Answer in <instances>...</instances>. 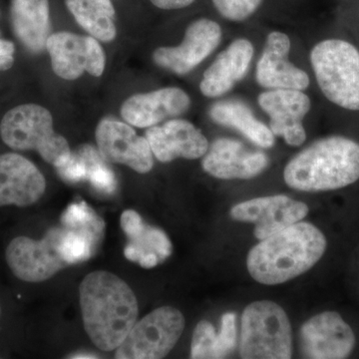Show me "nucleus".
Here are the masks:
<instances>
[{
    "mask_svg": "<svg viewBox=\"0 0 359 359\" xmlns=\"http://www.w3.org/2000/svg\"><path fill=\"white\" fill-rule=\"evenodd\" d=\"M84 327L99 349L112 351L121 346L138 318L133 290L114 273L96 271L79 287Z\"/></svg>",
    "mask_w": 359,
    "mask_h": 359,
    "instance_id": "obj_1",
    "label": "nucleus"
},
{
    "mask_svg": "<svg viewBox=\"0 0 359 359\" xmlns=\"http://www.w3.org/2000/svg\"><path fill=\"white\" fill-rule=\"evenodd\" d=\"M327 250V238L313 224L297 222L250 250L248 271L263 285H280L308 271Z\"/></svg>",
    "mask_w": 359,
    "mask_h": 359,
    "instance_id": "obj_2",
    "label": "nucleus"
},
{
    "mask_svg": "<svg viewBox=\"0 0 359 359\" xmlns=\"http://www.w3.org/2000/svg\"><path fill=\"white\" fill-rule=\"evenodd\" d=\"M285 183L294 190H337L359 179V144L346 137L316 141L287 163Z\"/></svg>",
    "mask_w": 359,
    "mask_h": 359,
    "instance_id": "obj_3",
    "label": "nucleus"
},
{
    "mask_svg": "<svg viewBox=\"0 0 359 359\" xmlns=\"http://www.w3.org/2000/svg\"><path fill=\"white\" fill-rule=\"evenodd\" d=\"M0 136L9 148L36 151L45 162L55 168L72 155L67 140L54 131L51 113L37 104H25L9 110L0 123Z\"/></svg>",
    "mask_w": 359,
    "mask_h": 359,
    "instance_id": "obj_4",
    "label": "nucleus"
},
{
    "mask_svg": "<svg viewBox=\"0 0 359 359\" xmlns=\"http://www.w3.org/2000/svg\"><path fill=\"white\" fill-rule=\"evenodd\" d=\"M316 82L330 102L359 111V51L346 40H323L311 52Z\"/></svg>",
    "mask_w": 359,
    "mask_h": 359,
    "instance_id": "obj_5",
    "label": "nucleus"
},
{
    "mask_svg": "<svg viewBox=\"0 0 359 359\" xmlns=\"http://www.w3.org/2000/svg\"><path fill=\"white\" fill-rule=\"evenodd\" d=\"M240 353L245 359L292 358V327L287 313L278 304L259 301L245 309Z\"/></svg>",
    "mask_w": 359,
    "mask_h": 359,
    "instance_id": "obj_6",
    "label": "nucleus"
},
{
    "mask_svg": "<svg viewBox=\"0 0 359 359\" xmlns=\"http://www.w3.org/2000/svg\"><path fill=\"white\" fill-rule=\"evenodd\" d=\"M185 318L179 309L162 306L135 323L121 346L117 359H160L170 353L183 334Z\"/></svg>",
    "mask_w": 359,
    "mask_h": 359,
    "instance_id": "obj_7",
    "label": "nucleus"
},
{
    "mask_svg": "<svg viewBox=\"0 0 359 359\" xmlns=\"http://www.w3.org/2000/svg\"><path fill=\"white\" fill-rule=\"evenodd\" d=\"M65 228L47 231L40 241L20 236L14 238L6 252L7 264L13 275L26 283H41L68 266L59 250Z\"/></svg>",
    "mask_w": 359,
    "mask_h": 359,
    "instance_id": "obj_8",
    "label": "nucleus"
},
{
    "mask_svg": "<svg viewBox=\"0 0 359 359\" xmlns=\"http://www.w3.org/2000/svg\"><path fill=\"white\" fill-rule=\"evenodd\" d=\"M46 49L52 69L62 79L76 80L85 71L92 76L100 77L105 70V53L98 40L91 35L56 32L47 39Z\"/></svg>",
    "mask_w": 359,
    "mask_h": 359,
    "instance_id": "obj_9",
    "label": "nucleus"
},
{
    "mask_svg": "<svg viewBox=\"0 0 359 359\" xmlns=\"http://www.w3.org/2000/svg\"><path fill=\"white\" fill-rule=\"evenodd\" d=\"M95 136L99 152L107 162L126 165L140 174L153 169L154 160L147 138L137 135L126 123L105 118L99 122Z\"/></svg>",
    "mask_w": 359,
    "mask_h": 359,
    "instance_id": "obj_10",
    "label": "nucleus"
},
{
    "mask_svg": "<svg viewBox=\"0 0 359 359\" xmlns=\"http://www.w3.org/2000/svg\"><path fill=\"white\" fill-rule=\"evenodd\" d=\"M221 26L208 18H201L188 26L183 41L178 46L159 47L153 60L159 67L185 75L197 67L219 46Z\"/></svg>",
    "mask_w": 359,
    "mask_h": 359,
    "instance_id": "obj_11",
    "label": "nucleus"
},
{
    "mask_svg": "<svg viewBox=\"0 0 359 359\" xmlns=\"http://www.w3.org/2000/svg\"><path fill=\"white\" fill-rule=\"evenodd\" d=\"M302 356L311 359H342L353 353L355 335L334 311L316 314L299 332Z\"/></svg>",
    "mask_w": 359,
    "mask_h": 359,
    "instance_id": "obj_12",
    "label": "nucleus"
},
{
    "mask_svg": "<svg viewBox=\"0 0 359 359\" xmlns=\"http://www.w3.org/2000/svg\"><path fill=\"white\" fill-rule=\"evenodd\" d=\"M230 214L236 221L255 224V236L263 241L306 218L309 207L287 196L276 195L240 203L231 208Z\"/></svg>",
    "mask_w": 359,
    "mask_h": 359,
    "instance_id": "obj_13",
    "label": "nucleus"
},
{
    "mask_svg": "<svg viewBox=\"0 0 359 359\" xmlns=\"http://www.w3.org/2000/svg\"><path fill=\"white\" fill-rule=\"evenodd\" d=\"M269 116V129L290 146H301L306 139L302 120L311 108V99L302 90L271 89L257 98Z\"/></svg>",
    "mask_w": 359,
    "mask_h": 359,
    "instance_id": "obj_14",
    "label": "nucleus"
},
{
    "mask_svg": "<svg viewBox=\"0 0 359 359\" xmlns=\"http://www.w3.org/2000/svg\"><path fill=\"white\" fill-rule=\"evenodd\" d=\"M290 40L285 33H269L257 65V83L269 90L308 88L309 75L290 62Z\"/></svg>",
    "mask_w": 359,
    "mask_h": 359,
    "instance_id": "obj_15",
    "label": "nucleus"
},
{
    "mask_svg": "<svg viewBox=\"0 0 359 359\" xmlns=\"http://www.w3.org/2000/svg\"><path fill=\"white\" fill-rule=\"evenodd\" d=\"M268 165V156L248 150L244 144L228 138L215 141L202 162L205 173L223 180L255 178Z\"/></svg>",
    "mask_w": 359,
    "mask_h": 359,
    "instance_id": "obj_16",
    "label": "nucleus"
},
{
    "mask_svg": "<svg viewBox=\"0 0 359 359\" xmlns=\"http://www.w3.org/2000/svg\"><path fill=\"white\" fill-rule=\"evenodd\" d=\"M46 189L39 168L15 153L0 155V207H27L36 203Z\"/></svg>",
    "mask_w": 359,
    "mask_h": 359,
    "instance_id": "obj_17",
    "label": "nucleus"
},
{
    "mask_svg": "<svg viewBox=\"0 0 359 359\" xmlns=\"http://www.w3.org/2000/svg\"><path fill=\"white\" fill-rule=\"evenodd\" d=\"M190 106V96L183 89L166 87L129 97L122 104L121 116L132 126L149 128L183 114Z\"/></svg>",
    "mask_w": 359,
    "mask_h": 359,
    "instance_id": "obj_18",
    "label": "nucleus"
},
{
    "mask_svg": "<svg viewBox=\"0 0 359 359\" xmlns=\"http://www.w3.org/2000/svg\"><path fill=\"white\" fill-rule=\"evenodd\" d=\"M146 138L153 155L162 163L171 162L177 158L199 159L209 149V142L204 134L187 120L173 119L162 126L149 127Z\"/></svg>",
    "mask_w": 359,
    "mask_h": 359,
    "instance_id": "obj_19",
    "label": "nucleus"
},
{
    "mask_svg": "<svg viewBox=\"0 0 359 359\" xmlns=\"http://www.w3.org/2000/svg\"><path fill=\"white\" fill-rule=\"evenodd\" d=\"M252 56L254 46L250 40L241 39L231 42L205 71L200 84L203 95L218 98L231 91L247 75Z\"/></svg>",
    "mask_w": 359,
    "mask_h": 359,
    "instance_id": "obj_20",
    "label": "nucleus"
},
{
    "mask_svg": "<svg viewBox=\"0 0 359 359\" xmlns=\"http://www.w3.org/2000/svg\"><path fill=\"white\" fill-rule=\"evenodd\" d=\"M121 226L130 241L124 252L129 261L150 269L172 254V244L166 233L160 229L147 226L138 212L131 210L123 212Z\"/></svg>",
    "mask_w": 359,
    "mask_h": 359,
    "instance_id": "obj_21",
    "label": "nucleus"
},
{
    "mask_svg": "<svg viewBox=\"0 0 359 359\" xmlns=\"http://www.w3.org/2000/svg\"><path fill=\"white\" fill-rule=\"evenodd\" d=\"M11 20L14 34L25 48L40 53L50 36L48 0H11Z\"/></svg>",
    "mask_w": 359,
    "mask_h": 359,
    "instance_id": "obj_22",
    "label": "nucleus"
},
{
    "mask_svg": "<svg viewBox=\"0 0 359 359\" xmlns=\"http://www.w3.org/2000/svg\"><path fill=\"white\" fill-rule=\"evenodd\" d=\"M210 117L217 124L238 130L259 147L268 149L275 145V135L242 101H219L210 109Z\"/></svg>",
    "mask_w": 359,
    "mask_h": 359,
    "instance_id": "obj_23",
    "label": "nucleus"
},
{
    "mask_svg": "<svg viewBox=\"0 0 359 359\" xmlns=\"http://www.w3.org/2000/svg\"><path fill=\"white\" fill-rule=\"evenodd\" d=\"M65 4L78 25L94 39L103 42L115 39V8L111 0H65Z\"/></svg>",
    "mask_w": 359,
    "mask_h": 359,
    "instance_id": "obj_24",
    "label": "nucleus"
},
{
    "mask_svg": "<svg viewBox=\"0 0 359 359\" xmlns=\"http://www.w3.org/2000/svg\"><path fill=\"white\" fill-rule=\"evenodd\" d=\"M62 224L66 229L85 233L95 244H98L103 236L102 219L84 203L70 205L62 215Z\"/></svg>",
    "mask_w": 359,
    "mask_h": 359,
    "instance_id": "obj_25",
    "label": "nucleus"
},
{
    "mask_svg": "<svg viewBox=\"0 0 359 359\" xmlns=\"http://www.w3.org/2000/svg\"><path fill=\"white\" fill-rule=\"evenodd\" d=\"M95 245L85 233L65 228L58 249L67 264H72L89 259L95 249Z\"/></svg>",
    "mask_w": 359,
    "mask_h": 359,
    "instance_id": "obj_26",
    "label": "nucleus"
},
{
    "mask_svg": "<svg viewBox=\"0 0 359 359\" xmlns=\"http://www.w3.org/2000/svg\"><path fill=\"white\" fill-rule=\"evenodd\" d=\"M216 330L209 321L202 320L194 330L191 358L194 359L215 358L217 344Z\"/></svg>",
    "mask_w": 359,
    "mask_h": 359,
    "instance_id": "obj_27",
    "label": "nucleus"
},
{
    "mask_svg": "<svg viewBox=\"0 0 359 359\" xmlns=\"http://www.w3.org/2000/svg\"><path fill=\"white\" fill-rule=\"evenodd\" d=\"M263 0H212L218 13L226 20L243 21L250 18Z\"/></svg>",
    "mask_w": 359,
    "mask_h": 359,
    "instance_id": "obj_28",
    "label": "nucleus"
},
{
    "mask_svg": "<svg viewBox=\"0 0 359 359\" xmlns=\"http://www.w3.org/2000/svg\"><path fill=\"white\" fill-rule=\"evenodd\" d=\"M237 318L233 313L223 314L221 320V330L217 335L215 358H226L235 349L237 344Z\"/></svg>",
    "mask_w": 359,
    "mask_h": 359,
    "instance_id": "obj_29",
    "label": "nucleus"
},
{
    "mask_svg": "<svg viewBox=\"0 0 359 359\" xmlns=\"http://www.w3.org/2000/svg\"><path fill=\"white\" fill-rule=\"evenodd\" d=\"M89 181L96 190L100 192L111 194L116 189V179L114 174L105 165L99 162L98 156L91 149L89 154Z\"/></svg>",
    "mask_w": 359,
    "mask_h": 359,
    "instance_id": "obj_30",
    "label": "nucleus"
},
{
    "mask_svg": "<svg viewBox=\"0 0 359 359\" xmlns=\"http://www.w3.org/2000/svg\"><path fill=\"white\" fill-rule=\"evenodd\" d=\"M59 176L65 181L80 182L88 179L89 153L88 148L85 147L81 155H71L69 159L62 165L56 167Z\"/></svg>",
    "mask_w": 359,
    "mask_h": 359,
    "instance_id": "obj_31",
    "label": "nucleus"
},
{
    "mask_svg": "<svg viewBox=\"0 0 359 359\" xmlns=\"http://www.w3.org/2000/svg\"><path fill=\"white\" fill-rule=\"evenodd\" d=\"M15 47L9 40L0 39V71L11 69L14 63Z\"/></svg>",
    "mask_w": 359,
    "mask_h": 359,
    "instance_id": "obj_32",
    "label": "nucleus"
},
{
    "mask_svg": "<svg viewBox=\"0 0 359 359\" xmlns=\"http://www.w3.org/2000/svg\"><path fill=\"white\" fill-rule=\"evenodd\" d=\"M195 0H151L156 7L165 11L185 8L191 6Z\"/></svg>",
    "mask_w": 359,
    "mask_h": 359,
    "instance_id": "obj_33",
    "label": "nucleus"
},
{
    "mask_svg": "<svg viewBox=\"0 0 359 359\" xmlns=\"http://www.w3.org/2000/svg\"><path fill=\"white\" fill-rule=\"evenodd\" d=\"M0 313H1V309H0Z\"/></svg>",
    "mask_w": 359,
    "mask_h": 359,
    "instance_id": "obj_34",
    "label": "nucleus"
}]
</instances>
